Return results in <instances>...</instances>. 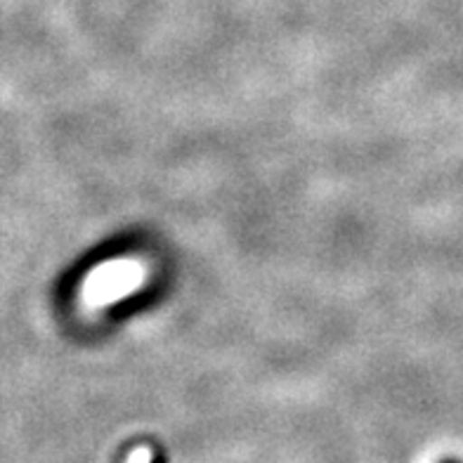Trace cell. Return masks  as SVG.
Returning <instances> with one entry per match:
<instances>
[{"label":"cell","mask_w":463,"mask_h":463,"mask_svg":"<svg viewBox=\"0 0 463 463\" xmlns=\"http://www.w3.org/2000/svg\"><path fill=\"white\" fill-rule=\"evenodd\" d=\"M442 463H458V461H454V458H449V461H442Z\"/></svg>","instance_id":"obj_1"},{"label":"cell","mask_w":463,"mask_h":463,"mask_svg":"<svg viewBox=\"0 0 463 463\" xmlns=\"http://www.w3.org/2000/svg\"><path fill=\"white\" fill-rule=\"evenodd\" d=\"M152 463H164V461H161V458H159V461H152Z\"/></svg>","instance_id":"obj_2"}]
</instances>
